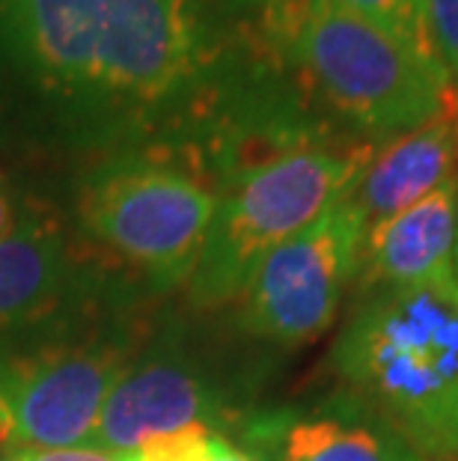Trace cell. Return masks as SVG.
Returning <instances> with one entry per match:
<instances>
[{
	"instance_id": "ac0fdd59",
	"label": "cell",
	"mask_w": 458,
	"mask_h": 461,
	"mask_svg": "<svg viewBox=\"0 0 458 461\" xmlns=\"http://www.w3.org/2000/svg\"><path fill=\"white\" fill-rule=\"evenodd\" d=\"M9 438V414H6V405L4 399H0V440Z\"/></svg>"
},
{
	"instance_id": "ba28073f",
	"label": "cell",
	"mask_w": 458,
	"mask_h": 461,
	"mask_svg": "<svg viewBox=\"0 0 458 461\" xmlns=\"http://www.w3.org/2000/svg\"><path fill=\"white\" fill-rule=\"evenodd\" d=\"M211 390L188 360L170 348L131 357L107 396L90 444L138 453L158 440L211 429Z\"/></svg>"
},
{
	"instance_id": "3957f363",
	"label": "cell",
	"mask_w": 458,
	"mask_h": 461,
	"mask_svg": "<svg viewBox=\"0 0 458 461\" xmlns=\"http://www.w3.org/2000/svg\"><path fill=\"white\" fill-rule=\"evenodd\" d=\"M373 149L313 140L236 173L218 191L206 244L188 277L191 301L220 307L241 298L256 265L328 209L352 197Z\"/></svg>"
},
{
	"instance_id": "e0dca14e",
	"label": "cell",
	"mask_w": 458,
	"mask_h": 461,
	"mask_svg": "<svg viewBox=\"0 0 458 461\" xmlns=\"http://www.w3.org/2000/svg\"><path fill=\"white\" fill-rule=\"evenodd\" d=\"M27 221H22V209H18V200L13 188H9L6 176L0 173V241L9 239L13 232H18Z\"/></svg>"
},
{
	"instance_id": "4fadbf2b",
	"label": "cell",
	"mask_w": 458,
	"mask_h": 461,
	"mask_svg": "<svg viewBox=\"0 0 458 461\" xmlns=\"http://www.w3.org/2000/svg\"><path fill=\"white\" fill-rule=\"evenodd\" d=\"M328 4L384 27V31L402 39L405 45H411L414 51L437 60L432 33H428V22H426V0H328Z\"/></svg>"
},
{
	"instance_id": "6da1fadb",
	"label": "cell",
	"mask_w": 458,
	"mask_h": 461,
	"mask_svg": "<svg viewBox=\"0 0 458 461\" xmlns=\"http://www.w3.org/2000/svg\"><path fill=\"white\" fill-rule=\"evenodd\" d=\"M211 66L193 0H0V116L39 146L107 161L170 143Z\"/></svg>"
},
{
	"instance_id": "5bb4252c",
	"label": "cell",
	"mask_w": 458,
	"mask_h": 461,
	"mask_svg": "<svg viewBox=\"0 0 458 461\" xmlns=\"http://www.w3.org/2000/svg\"><path fill=\"white\" fill-rule=\"evenodd\" d=\"M426 22L437 60L458 84V0H426Z\"/></svg>"
},
{
	"instance_id": "8fae6325",
	"label": "cell",
	"mask_w": 458,
	"mask_h": 461,
	"mask_svg": "<svg viewBox=\"0 0 458 461\" xmlns=\"http://www.w3.org/2000/svg\"><path fill=\"white\" fill-rule=\"evenodd\" d=\"M458 179L366 232L360 286L393 289L455 274Z\"/></svg>"
},
{
	"instance_id": "30bf717a",
	"label": "cell",
	"mask_w": 458,
	"mask_h": 461,
	"mask_svg": "<svg viewBox=\"0 0 458 461\" xmlns=\"http://www.w3.org/2000/svg\"><path fill=\"white\" fill-rule=\"evenodd\" d=\"M458 179V90L432 120L390 137L352 191L366 232Z\"/></svg>"
},
{
	"instance_id": "52a82bcc",
	"label": "cell",
	"mask_w": 458,
	"mask_h": 461,
	"mask_svg": "<svg viewBox=\"0 0 458 461\" xmlns=\"http://www.w3.org/2000/svg\"><path fill=\"white\" fill-rule=\"evenodd\" d=\"M366 227L352 197L277 244L247 280L245 325L277 346H304L337 319L360 274Z\"/></svg>"
},
{
	"instance_id": "8992f818",
	"label": "cell",
	"mask_w": 458,
	"mask_h": 461,
	"mask_svg": "<svg viewBox=\"0 0 458 461\" xmlns=\"http://www.w3.org/2000/svg\"><path fill=\"white\" fill-rule=\"evenodd\" d=\"M77 312L0 357V399L9 414V440L18 447L86 444L113 384L134 357L120 330L75 328Z\"/></svg>"
},
{
	"instance_id": "7a4b0ae2",
	"label": "cell",
	"mask_w": 458,
	"mask_h": 461,
	"mask_svg": "<svg viewBox=\"0 0 458 461\" xmlns=\"http://www.w3.org/2000/svg\"><path fill=\"white\" fill-rule=\"evenodd\" d=\"M348 396L426 461H458V277L366 289L334 348Z\"/></svg>"
},
{
	"instance_id": "277c9868",
	"label": "cell",
	"mask_w": 458,
	"mask_h": 461,
	"mask_svg": "<svg viewBox=\"0 0 458 461\" xmlns=\"http://www.w3.org/2000/svg\"><path fill=\"white\" fill-rule=\"evenodd\" d=\"M330 111L373 137H399L455 93L446 68L328 0H310L280 48Z\"/></svg>"
},
{
	"instance_id": "9a60e30c",
	"label": "cell",
	"mask_w": 458,
	"mask_h": 461,
	"mask_svg": "<svg viewBox=\"0 0 458 461\" xmlns=\"http://www.w3.org/2000/svg\"><path fill=\"white\" fill-rule=\"evenodd\" d=\"M9 461H138L134 453H116V449H104L95 444L81 447H51V449H36V447H18Z\"/></svg>"
},
{
	"instance_id": "7c38bea8",
	"label": "cell",
	"mask_w": 458,
	"mask_h": 461,
	"mask_svg": "<svg viewBox=\"0 0 458 461\" xmlns=\"http://www.w3.org/2000/svg\"><path fill=\"white\" fill-rule=\"evenodd\" d=\"M250 440L268 461H426L393 426L352 396L310 414L265 417Z\"/></svg>"
},
{
	"instance_id": "d6986e66",
	"label": "cell",
	"mask_w": 458,
	"mask_h": 461,
	"mask_svg": "<svg viewBox=\"0 0 458 461\" xmlns=\"http://www.w3.org/2000/svg\"><path fill=\"white\" fill-rule=\"evenodd\" d=\"M455 277H458V241H455Z\"/></svg>"
},
{
	"instance_id": "9c48e42d",
	"label": "cell",
	"mask_w": 458,
	"mask_h": 461,
	"mask_svg": "<svg viewBox=\"0 0 458 461\" xmlns=\"http://www.w3.org/2000/svg\"><path fill=\"white\" fill-rule=\"evenodd\" d=\"M90 298V277L63 232L27 221L0 241V346L60 325Z\"/></svg>"
},
{
	"instance_id": "2e32d148",
	"label": "cell",
	"mask_w": 458,
	"mask_h": 461,
	"mask_svg": "<svg viewBox=\"0 0 458 461\" xmlns=\"http://www.w3.org/2000/svg\"><path fill=\"white\" fill-rule=\"evenodd\" d=\"M202 461H268V458H262L256 449L236 447L232 440L211 431L206 438V449H202Z\"/></svg>"
},
{
	"instance_id": "5b68a950",
	"label": "cell",
	"mask_w": 458,
	"mask_h": 461,
	"mask_svg": "<svg viewBox=\"0 0 458 461\" xmlns=\"http://www.w3.org/2000/svg\"><path fill=\"white\" fill-rule=\"evenodd\" d=\"M218 191L158 149L95 164L77 218L95 241L155 289L188 283L206 244Z\"/></svg>"
}]
</instances>
